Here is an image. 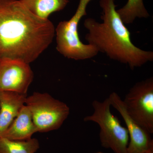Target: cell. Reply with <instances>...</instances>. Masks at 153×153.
Listing matches in <instances>:
<instances>
[{"mask_svg": "<svg viewBox=\"0 0 153 153\" xmlns=\"http://www.w3.org/2000/svg\"><path fill=\"white\" fill-rule=\"evenodd\" d=\"M38 132L27 106L25 105L1 137L13 140H27Z\"/></svg>", "mask_w": 153, "mask_h": 153, "instance_id": "cell-10", "label": "cell"}, {"mask_svg": "<svg viewBox=\"0 0 153 153\" xmlns=\"http://www.w3.org/2000/svg\"><path fill=\"white\" fill-rule=\"evenodd\" d=\"M40 148L36 138L27 140H13L0 138V153H36Z\"/></svg>", "mask_w": 153, "mask_h": 153, "instance_id": "cell-12", "label": "cell"}, {"mask_svg": "<svg viewBox=\"0 0 153 153\" xmlns=\"http://www.w3.org/2000/svg\"><path fill=\"white\" fill-rule=\"evenodd\" d=\"M91 1L79 0L76 12L71 19L60 22L55 28L56 49L68 59L87 60L95 57L99 52L94 46L82 43L78 35V24L82 17L87 15L86 8Z\"/></svg>", "mask_w": 153, "mask_h": 153, "instance_id": "cell-3", "label": "cell"}, {"mask_svg": "<svg viewBox=\"0 0 153 153\" xmlns=\"http://www.w3.org/2000/svg\"><path fill=\"white\" fill-rule=\"evenodd\" d=\"M146 153H153V148L148 151Z\"/></svg>", "mask_w": 153, "mask_h": 153, "instance_id": "cell-14", "label": "cell"}, {"mask_svg": "<svg viewBox=\"0 0 153 153\" xmlns=\"http://www.w3.org/2000/svg\"><path fill=\"white\" fill-rule=\"evenodd\" d=\"M129 115L151 134L153 133V77L137 82L123 100Z\"/></svg>", "mask_w": 153, "mask_h": 153, "instance_id": "cell-6", "label": "cell"}, {"mask_svg": "<svg viewBox=\"0 0 153 153\" xmlns=\"http://www.w3.org/2000/svg\"><path fill=\"white\" fill-rule=\"evenodd\" d=\"M27 97L25 94L0 91V138L25 105Z\"/></svg>", "mask_w": 153, "mask_h": 153, "instance_id": "cell-9", "label": "cell"}, {"mask_svg": "<svg viewBox=\"0 0 153 153\" xmlns=\"http://www.w3.org/2000/svg\"><path fill=\"white\" fill-rule=\"evenodd\" d=\"M34 78L30 64L10 59H0V91L27 94Z\"/></svg>", "mask_w": 153, "mask_h": 153, "instance_id": "cell-7", "label": "cell"}, {"mask_svg": "<svg viewBox=\"0 0 153 153\" xmlns=\"http://www.w3.org/2000/svg\"><path fill=\"white\" fill-rule=\"evenodd\" d=\"M108 98L111 106L118 111L127 126L130 139L127 153H146L152 149L153 140L151 134L129 115L123 100L119 95L116 92H113Z\"/></svg>", "mask_w": 153, "mask_h": 153, "instance_id": "cell-8", "label": "cell"}, {"mask_svg": "<svg viewBox=\"0 0 153 153\" xmlns=\"http://www.w3.org/2000/svg\"><path fill=\"white\" fill-rule=\"evenodd\" d=\"M33 15L47 20L51 14L64 10L69 0H19Z\"/></svg>", "mask_w": 153, "mask_h": 153, "instance_id": "cell-11", "label": "cell"}, {"mask_svg": "<svg viewBox=\"0 0 153 153\" xmlns=\"http://www.w3.org/2000/svg\"><path fill=\"white\" fill-rule=\"evenodd\" d=\"M117 11L125 25L132 24L137 18L146 19L150 16L143 0H128L125 5Z\"/></svg>", "mask_w": 153, "mask_h": 153, "instance_id": "cell-13", "label": "cell"}, {"mask_svg": "<svg viewBox=\"0 0 153 153\" xmlns=\"http://www.w3.org/2000/svg\"><path fill=\"white\" fill-rule=\"evenodd\" d=\"M55 28L33 15L19 0H0V59L30 64L52 43Z\"/></svg>", "mask_w": 153, "mask_h": 153, "instance_id": "cell-1", "label": "cell"}, {"mask_svg": "<svg viewBox=\"0 0 153 153\" xmlns=\"http://www.w3.org/2000/svg\"><path fill=\"white\" fill-rule=\"evenodd\" d=\"M100 6L102 9V23L92 18L84 21L88 44L131 69L153 61V52L140 49L132 42L131 33L116 10L115 0H100Z\"/></svg>", "mask_w": 153, "mask_h": 153, "instance_id": "cell-2", "label": "cell"}, {"mask_svg": "<svg viewBox=\"0 0 153 153\" xmlns=\"http://www.w3.org/2000/svg\"><path fill=\"white\" fill-rule=\"evenodd\" d=\"M92 106L93 113L86 116L83 120L98 125L101 146L110 149L114 153H126L129 140L128 131L121 125L118 118L111 113L109 98L103 101L94 100Z\"/></svg>", "mask_w": 153, "mask_h": 153, "instance_id": "cell-4", "label": "cell"}, {"mask_svg": "<svg viewBox=\"0 0 153 153\" xmlns=\"http://www.w3.org/2000/svg\"><path fill=\"white\" fill-rule=\"evenodd\" d=\"M25 105L30 110L38 132L58 129L70 114V108L66 103L47 93L34 92L27 97Z\"/></svg>", "mask_w": 153, "mask_h": 153, "instance_id": "cell-5", "label": "cell"}]
</instances>
